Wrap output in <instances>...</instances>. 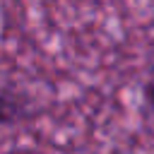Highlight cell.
I'll return each instance as SVG.
<instances>
[{
  "instance_id": "cell-1",
  "label": "cell",
  "mask_w": 154,
  "mask_h": 154,
  "mask_svg": "<svg viewBox=\"0 0 154 154\" xmlns=\"http://www.w3.org/2000/svg\"><path fill=\"white\" fill-rule=\"evenodd\" d=\"M34 116V101L26 91L0 87V128H14Z\"/></svg>"
},
{
  "instance_id": "cell-2",
  "label": "cell",
  "mask_w": 154,
  "mask_h": 154,
  "mask_svg": "<svg viewBox=\"0 0 154 154\" xmlns=\"http://www.w3.org/2000/svg\"><path fill=\"white\" fill-rule=\"evenodd\" d=\"M142 103H144L149 118L154 120V75L149 79H144V84H142Z\"/></svg>"
},
{
  "instance_id": "cell-3",
  "label": "cell",
  "mask_w": 154,
  "mask_h": 154,
  "mask_svg": "<svg viewBox=\"0 0 154 154\" xmlns=\"http://www.w3.org/2000/svg\"><path fill=\"white\" fill-rule=\"evenodd\" d=\"M46 2H55V0H46Z\"/></svg>"
}]
</instances>
